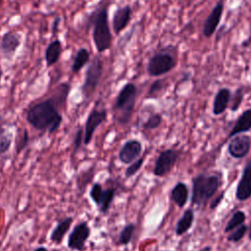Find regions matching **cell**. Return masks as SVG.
Segmentation results:
<instances>
[{
    "mask_svg": "<svg viewBox=\"0 0 251 251\" xmlns=\"http://www.w3.org/2000/svg\"><path fill=\"white\" fill-rule=\"evenodd\" d=\"M59 109L60 107L49 97L31 105L26 111L25 118L33 128L53 133L61 126L63 122V116Z\"/></svg>",
    "mask_w": 251,
    "mask_h": 251,
    "instance_id": "obj_1",
    "label": "cell"
},
{
    "mask_svg": "<svg viewBox=\"0 0 251 251\" xmlns=\"http://www.w3.org/2000/svg\"><path fill=\"white\" fill-rule=\"evenodd\" d=\"M92 40L98 53H103L110 49L112 45V32L108 19V6L104 5L91 14Z\"/></svg>",
    "mask_w": 251,
    "mask_h": 251,
    "instance_id": "obj_2",
    "label": "cell"
},
{
    "mask_svg": "<svg viewBox=\"0 0 251 251\" xmlns=\"http://www.w3.org/2000/svg\"><path fill=\"white\" fill-rule=\"evenodd\" d=\"M137 88L134 83L126 82L120 89L113 106L114 119L120 125H126L131 119L135 102Z\"/></svg>",
    "mask_w": 251,
    "mask_h": 251,
    "instance_id": "obj_3",
    "label": "cell"
},
{
    "mask_svg": "<svg viewBox=\"0 0 251 251\" xmlns=\"http://www.w3.org/2000/svg\"><path fill=\"white\" fill-rule=\"evenodd\" d=\"M175 48L167 46L155 53L147 63V73L151 76H160L171 72L176 66Z\"/></svg>",
    "mask_w": 251,
    "mask_h": 251,
    "instance_id": "obj_4",
    "label": "cell"
},
{
    "mask_svg": "<svg viewBox=\"0 0 251 251\" xmlns=\"http://www.w3.org/2000/svg\"><path fill=\"white\" fill-rule=\"evenodd\" d=\"M218 187V176L199 175L193 179L192 203L196 205L205 204L214 195Z\"/></svg>",
    "mask_w": 251,
    "mask_h": 251,
    "instance_id": "obj_5",
    "label": "cell"
},
{
    "mask_svg": "<svg viewBox=\"0 0 251 251\" xmlns=\"http://www.w3.org/2000/svg\"><path fill=\"white\" fill-rule=\"evenodd\" d=\"M103 74V62L98 55H95L90 61L84 75V81L81 85V93L85 99L90 98L101 79Z\"/></svg>",
    "mask_w": 251,
    "mask_h": 251,
    "instance_id": "obj_6",
    "label": "cell"
},
{
    "mask_svg": "<svg viewBox=\"0 0 251 251\" xmlns=\"http://www.w3.org/2000/svg\"><path fill=\"white\" fill-rule=\"evenodd\" d=\"M90 235V227L86 222L78 223L68 237V247L75 251H83L85 243Z\"/></svg>",
    "mask_w": 251,
    "mask_h": 251,
    "instance_id": "obj_7",
    "label": "cell"
},
{
    "mask_svg": "<svg viewBox=\"0 0 251 251\" xmlns=\"http://www.w3.org/2000/svg\"><path fill=\"white\" fill-rule=\"evenodd\" d=\"M108 112L106 109H93L87 116L84 126V137L83 143L84 145H88L93 137V134L96 128L101 126L107 120Z\"/></svg>",
    "mask_w": 251,
    "mask_h": 251,
    "instance_id": "obj_8",
    "label": "cell"
},
{
    "mask_svg": "<svg viewBox=\"0 0 251 251\" xmlns=\"http://www.w3.org/2000/svg\"><path fill=\"white\" fill-rule=\"evenodd\" d=\"M22 43V36L15 30L6 31L0 40V51L7 61H11Z\"/></svg>",
    "mask_w": 251,
    "mask_h": 251,
    "instance_id": "obj_9",
    "label": "cell"
},
{
    "mask_svg": "<svg viewBox=\"0 0 251 251\" xmlns=\"http://www.w3.org/2000/svg\"><path fill=\"white\" fill-rule=\"evenodd\" d=\"M177 157V152L173 149H168L161 152L155 162L153 174L157 176H163L168 174L176 164Z\"/></svg>",
    "mask_w": 251,
    "mask_h": 251,
    "instance_id": "obj_10",
    "label": "cell"
},
{
    "mask_svg": "<svg viewBox=\"0 0 251 251\" xmlns=\"http://www.w3.org/2000/svg\"><path fill=\"white\" fill-rule=\"evenodd\" d=\"M223 12H224V0H220L215 5L213 10L209 14L208 18L204 22V25L202 27V32L205 37H210L214 34V32L216 31V29L221 22Z\"/></svg>",
    "mask_w": 251,
    "mask_h": 251,
    "instance_id": "obj_11",
    "label": "cell"
},
{
    "mask_svg": "<svg viewBox=\"0 0 251 251\" xmlns=\"http://www.w3.org/2000/svg\"><path fill=\"white\" fill-rule=\"evenodd\" d=\"M142 152V145L136 139H130L124 143L120 152L119 159L124 164H130L140 156Z\"/></svg>",
    "mask_w": 251,
    "mask_h": 251,
    "instance_id": "obj_12",
    "label": "cell"
},
{
    "mask_svg": "<svg viewBox=\"0 0 251 251\" xmlns=\"http://www.w3.org/2000/svg\"><path fill=\"white\" fill-rule=\"evenodd\" d=\"M131 19V8L129 5L118 7L112 18V28L115 34H120L129 24Z\"/></svg>",
    "mask_w": 251,
    "mask_h": 251,
    "instance_id": "obj_13",
    "label": "cell"
},
{
    "mask_svg": "<svg viewBox=\"0 0 251 251\" xmlns=\"http://www.w3.org/2000/svg\"><path fill=\"white\" fill-rule=\"evenodd\" d=\"M251 140L247 135L233 137L228 144V153L234 158L244 157L250 150Z\"/></svg>",
    "mask_w": 251,
    "mask_h": 251,
    "instance_id": "obj_14",
    "label": "cell"
},
{
    "mask_svg": "<svg viewBox=\"0 0 251 251\" xmlns=\"http://www.w3.org/2000/svg\"><path fill=\"white\" fill-rule=\"evenodd\" d=\"M251 196V160L247 163L242 173L240 181L236 189V197L240 201H244Z\"/></svg>",
    "mask_w": 251,
    "mask_h": 251,
    "instance_id": "obj_15",
    "label": "cell"
},
{
    "mask_svg": "<svg viewBox=\"0 0 251 251\" xmlns=\"http://www.w3.org/2000/svg\"><path fill=\"white\" fill-rule=\"evenodd\" d=\"M61 54H62V42L59 39H55L51 41L47 45L44 53L46 66L51 67L55 65L59 61Z\"/></svg>",
    "mask_w": 251,
    "mask_h": 251,
    "instance_id": "obj_16",
    "label": "cell"
},
{
    "mask_svg": "<svg viewBox=\"0 0 251 251\" xmlns=\"http://www.w3.org/2000/svg\"><path fill=\"white\" fill-rule=\"evenodd\" d=\"M230 99V91L227 88H221L215 98H214V103H213V113L215 115H220L227 107V104Z\"/></svg>",
    "mask_w": 251,
    "mask_h": 251,
    "instance_id": "obj_17",
    "label": "cell"
},
{
    "mask_svg": "<svg viewBox=\"0 0 251 251\" xmlns=\"http://www.w3.org/2000/svg\"><path fill=\"white\" fill-rule=\"evenodd\" d=\"M72 224H73V218L71 217H68L62 220L61 222H59L50 234V240L56 244L61 243L65 234L70 229Z\"/></svg>",
    "mask_w": 251,
    "mask_h": 251,
    "instance_id": "obj_18",
    "label": "cell"
},
{
    "mask_svg": "<svg viewBox=\"0 0 251 251\" xmlns=\"http://www.w3.org/2000/svg\"><path fill=\"white\" fill-rule=\"evenodd\" d=\"M251 129V109L244 111L241 116L238 118L236 124L231 129L229 136L232 137L236 134L249 131Z\"/></svg>",
    "mask_w": 251,
    "mask_h": 251,
    "instance_id": "obj_19",
    "label": "cell"
},
{
    "mask_svg": "<svg viewBox=\"0 0 251 251\" xmlns=\"http://www.w3.org/2000/svg\"><path fill=\"white\" fill-rule=\"evenodd\" d=\"M70 90H71V85L68 82H63L56 87L51 98L60 108H65Z\"/></svg>",
    "mask_w": 251,
    "mask_h": 251,
    "instance_id": "obj_20",
    "label": "cell"
},
{
    "mask_svg": "<svg viewBox=\"0 0 251 251\" xmlns=\"http://www.w3.org/2000/svg\"><path fill=\"white\" fill-rule=\"evenodd\" d=\"M90 59V55H89V51L86 48H79L74 58L71 70L74 74H77L89 61Z\"/></svg>",
    "mask_w": 251,
    "mask_h": 251,
    "instance_id": "obj_21",
    "label": "cell"
},
{
    "mask_svg": "<svg viewBox=\"0 0 251 251\" xmlns=\"http://www.w3.org/2000/svg\"><path fill=\"white\" fill-rule=\"evenodd\" d=\"M188 189L183 182H178L172 190V198L178 207H183L187 201Z\"/></svg>",
    "mask_w": 251,
    "mask_h": 251,
    "instance_id": "obj_22",
    "label": "cell"
},
{
    "mask_svg": "<svg viewBox=\"0 0 251 251\" xmlns=\"http://www.w3.org/2000/svg\"><path fill=\"white\" fill-rule=\"evenodd\" d=\"M193 216H194L193 211L191 209H188L184 212L183 216L177 222V225L176 227V233L177 235L183 234L185 231H187L190 228L193 222Z\"/></svg>",
    "mask_w": 251,
    "mask_h": 251,
    "instance_id": "obj_23",
    "label": "cell"
},
{
    "mask_svg": "<svg viewBox=\"0 0 251 251\" xmlns=\"http://www.w3.org/2000/svg\"><path fill=\"white\" fill-rule=\"evenodd\" d=\"M115 194H116V189L113 187L107 188L103 191V195H102L100 204L97 206L100 213L106 214L109 211V208L114 201Z\"/></svg>",
    "mask_w": 251,
    "mask_h": 251,
    "instance_id": "obj_24",
    "label": "cell"
},
{
    "mask_svg": "<svg viewBox=\"0 0 251 251\" xmlns=\"http://www.w3.org/2000/svg\"><path fill=\"white\" fill-rule=\"evenodd\" d=\"M134 231H135L134 224L126 225L119 234V243L122 245H127L131 241Z\"/></svg>",
    "mask_w": 251,
    "mask_h": 251,
    "instance_id": "obj_25",
    "label": "cell"
},
{
    "mask_svg": "<svg viewBox=\"0 0 251 251\" xmlns=\"http://www.w3.org/2000/svg\"><path fill=\"white\" fill-rule=\"evenodd\" d=\"M245 221V214L242 211H237L235 212L232 217L230 218V220L227 222V225L225 228V231H231L233 230L235 227L241 226Z\"/></svg>",
    "mask_w": 251,
    "mask_h": 251,
    "instance_id": "obj_26",
    "label": "cell"
},
{
    "mask_svg": "<svg viewBox=\"0 0 251 251\" xmlns=\"http://www.w3.org/2000/svg\"><path fill=\"white\" fill-rule=\"evenodd\" d=\"M28 143V132L25 128H23L21 131L18 132L16 138V152L19 154L21 153Z\"/></svg>",
    "mask_w": 251,
    "mask_h": 251,
    "instance_id": "obj_27",
    "label": "cell"
},
{
    "mask_svg": "<svg viewBox=\"0 0 251 251\" xmlns=\"http://www.w3.org/2000/svg\"><path fill=\"white\" fill-rule=\"evenodd\" d=\"M103 191H104V189H103L101 183H99V182L93 183L90 188L89 196L96 206H98L100 204V201H101V198L103 195Z\"/></svg>",
    "mask_w": 251,
    "mask_h": 251,
    "instance_id": "obj_28",
    "label": "cell"
},
{
    "mask_svg": "<svg viewBox=\"0 0 251 251\" xmlns=\"http://www.w3.org/2000/svg\"><path fill=\"white\" fill-rule=\"evenodd\" d=\"M12 145V134L6 130L0 134V154H5L9 151Z\"/></svg>",
    "mask_w": 251,
    "mask_h": 251,
    "instance_id": "obj_29",
    "label": "cell"
},
{
    "mask_svg": "<svg viewBox=\"0 0 251 251\" xmlns=\"http://www.w3.org/2000/svg\"><path fill=\"white\" fill-rule=\"evenodd\" d=\"M165 85H166V80L165 79H157V80H155L150 85V88H149L148 93H147V97H150V98L156 97L164 89Z\"/></svg>",
    "mask_w": 251,
    "mask_h": 251,
    "instance_id": "obj_30",
    "label": "cell"
},
{
    "mask_svg": "<svg viewBox=\"0 0 251 251\" xmlns=\"http://www.w3.org/2000/svg\"><path fill=\"white\" fill-rule=\"evenodd\" d=\"M143 162H144V159L141 157V158L136 159L132 163H130L128 165V167L126 169V172H125L126 177H131L132 176H134L141 169Z\"/></svg>",
    "mask_w": 251,
    "mask_h": 251,
    "instance_id": "obj_31",
    "label": "cell"
},
{
    "mask_svg": "<svg viewBox=\"0 0 251 251\" xmlns=\"http://www.w3.org/2000/svg\"><path fill=\"white\" fill-rule=\"evenodd\" d=\"M161 123H162V116L159 114H153L144 123L143 127L145 129H154V128H157L161 125Z\"/></svg>",
    "mask_w": 251,
    "mask_h": 251,
    "instance_id": "obj_32",
    "label": "cell"
},
{
    "mask_svg": "<svg viewBox=\"0 0 251 251\" xmlns=\"http://www.w3.org/2000/svg\"><path fill=\"white\" fill-rule=\"evenodd\" d=\"M246 230H247V226H244V225L239 226V227H238L235 231L231 232V233L227 236V240L233 241V242L239 241V240L243 237V235L246 233Z\"/></svg>",
    "mask_w": 251,
    "mask_h": 251,
    "instance_id": "obj_33",
    "label": "cell"
},
{
    "mask_svg": "<svg viewBox=\"0 0 251 251\" xmlns=\"http://www.w3.org/2000/svg\"><path fill=\"white\" fill-rule=\"evenodd\" d=\"M242 99H243V92H242V89L241 88H238L235 93H234V96L232 98V105H231V110L232 111H235L238 109V107L240 106L241 102H242Z\"/></svg>",
    "mask_w": 251,
    "mask_h": 251,
    "instance_id": "obj_34",
    "label": "cell"
},
{
    "mask_svg": "<svg viewBox=\"0 0 251 251\" xmlns=\"http://www.w3.org/2000/svg\"><path fill=\"white\" fill-rule=\"evenodd\" d=\"M84 134L82 135V129L79 128L75 134V140H74V152H76L82 145Z\"/></svg>",
    "mask_w": 251,
    "mask_h": 251,
    "instance_id": "obj_35",
    "label": "cell"
},
{
    "mask_svg": "<svg viewBox=\"0 0 251 251\" xmlns=\"http://www.w3.org/2000/svg\"><path fill=\"white\" fill-rule=\"evenodd\" d=\"M60 21H61L60 17H56V18H55V20L53 21V24H52V28H51V30H52V33H53V34H56V33L58 32V29H59V25H60Z\"/></svg>",
    "mask_w": 251,
    "mask_h": 251,
    "instance_id": "obj_36",
    "label": "cell"
},
{
    "mask_svg": "<svg viewBox=\"0 0 251 251\" xmlns=\"http://www.w3.org/2000/svg\"><path fill=\"white\" fill-rule=\"evenodd\" d=\"M33 251H47V248L45 246H39V247L35 248Z\"/></svg>",
    "mask_w": 251,
    "mask_h": 251,
    "instance_id": "obj_37",
    "label": "cell"
},
{
    "mask_svg": "<svg viewBox=\"0 0 251 251\" xmlns=\"http://www.w3.org/2000/svg\"><path fill=\"white\" fill-rule=\"evenodd\" d=\"M6 129L3 127V126H2V118H1V116H0V134L2 133V132H4Z\"/></svg>",
    "mask_w": 251,
    "mask_h": 251,
    "instance_id": "obj_38",
    "label": "cell"
},
{
    "mask_svg": "<svg viewBox=\"0 0 251 251\" xmlns=\"http://www.w3.org/2000/svg\"><path fill=\"white\" fill-rule=\"evenodd\" d=\"M200 251H211V247L210 246H206V247L202 248Z\"/></svg>",
    "mask_w": 251,
    "mask_h": 251,
    "instance_id": "obj_39",
    "label": "cell"
},
{
    "mask_svg": "<svg viewBox=\"0 0 251 251\" xmlns=\"http://www.w3.org/2000/svg\"><path fill=\"white\" fill-rule=\"evenodd\" d=\"M2 76H3V71H2V67H1V65H0V80H1Z\"/></svg>",
    "mask_w": 251,
    "mask_h": 251,
    "instance_id": "obj_40",
    "label": "cell"
},
{
    "mask_svg": "<svg viewBox=\"0 0 251 251\" xmlns=\"http://www.w3.org/2000/svg\"><path fill=\"white\" fill-rule=\"evenodd\" d=\"M249 238L251 239V228H250V233H249Z\"/></svg>",
    "mask_w": 251,
    "mask_h": 251,
    "instance_id": "obj_41",
    "label": "cell"
},
{
    "mask_svg": "<svg viewBox=\"0 0 251 251\" xmlns=\"http://www.w3.org/2000/svg\"><path fill=\"white\" fill-rule=\"evenodd\" d=\"M250 37H251V24H250Z\"/></svg>",
    "mask_w": 251,
    "mask_h": 251,
    "instance_id": "obj_42",
    "label": "cell"
}]
</instances>
